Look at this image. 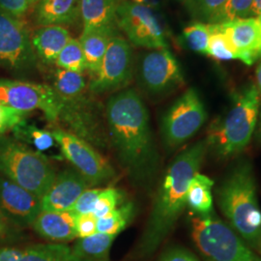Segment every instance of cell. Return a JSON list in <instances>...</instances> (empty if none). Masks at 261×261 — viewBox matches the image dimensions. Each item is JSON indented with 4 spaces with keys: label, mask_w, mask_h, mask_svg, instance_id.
<instances>
[{
    "label": "cell",
    "mask_w": 261,
    "mask_h": 261,
    "mask_svg": "<svg viewBox=\"0 0 261 261\" xmlns=\"http://www.w3.org/2000/svg\"><path fill=\"white\" fill-rule=\"evenodd\" d=\"M109 141L135 185L146 186L155 177L159 156L149 113L140 94L125 89L110 98L106 108Z\"/></svg>",
    "instance_id": "6da1fadb"
},
{
    "label": "cell",
    "mask_w": 261,
    "mask_h": 261,
    "mask_svg": "<svg viewBox=\"0 0 261 261\" xmlns=\"http://www.w3.org/2000/svg\"><path fill=\"white\" fill-rule=\"evenodd\" d=\"M207 150L206 140L197 141L171 163L159 187L145 229L128 260H147L168 237L187 205L189 184L201 167Z\"/></svg>",
    "instance_id": "7a4b0ae2"
},
{
    "label": "cell",
    "mask_w": 261,
    "mask_h": 261,
    "mask_svg": "<svg viewBox=\"0 0 261 261\" xmlns=\"http://www.w3.org/2000/svg\"><path fill=\"white\" fill-rule=\"evenodd\" d=\"M218 200L230 227L250 246L261 245V211L252 165L240 162L218 190Z\"/></svg>",
    "instance_id": "3957f363"
},
{
    "label": "cell",
    "mask_w": 261,
    "mask_h": 261,
    "mask_svg": "<svg viewBox=\"0 0 261 261\" xmlns=\"http://www.w3.org/2000/svg\"><path fill=\"white\" fill-rule=\"evenodd\" d=\"M260 93L255 84L245 86L236 94L230 110L214 122L207 136L208 149L221 159L237 156L248 146L259 114Z\"/></svg>",
    "instance_id": "277c9868"
},
{
    "label": "cell",
    "mask_w": 261,
    "mask_h": 261,
    "mask_svg": "<svg viewBox=\"0 0 261 261\" xmlns=\"http://www.w3.org/2000/svg\"><path fill=\"white\" fill-rule=\"evenodd\" d=\"M0 173L39 198L51 186L56 171L41 152L19 140L0 137Z\"/></svg>",
    "instance_id": "5b68a950"
},
{
    "label": "cell",
    "mask_w": 261,
    "mask_h": 261,
    "mask_svg": "<svg viewBox=\"0 0 261 261\" xmlns=\"http://www.w3.org/2000/svg\"><path fill=\"white\" fill-rule=\"evenodd\" d=\"M192 237L209 261H261L231 227L211 214L192 219Z\"/></svg>",
    "instance_id": "8992f818"
},
{
    "label": "cell",
    "mask_w": 261,
    "mask_h": 261,
    "mask_svg": "<svg viewBox=\"0 0 261 261\" xmlns=\"http://www.w3.org/2000/svg\"><path fill=\"white\" fill-rule=\"evenodd\" d=\"M116 24L136 47L168 48V28L156 9L122 0L116 12Z\"/></svg>",
    "instance_id": "52a82bcc"
},
{
    "label": "cell",
    "mask_w": 261,
    "mask_h": 261,
    "mask_svg": "<svg viewBox=\"0 0 261 261\" xmlns=\"http://www.w3.org/2000/svg\"><path fill=\"white\" fill-rule=\"evenodd\" d=\"M207 119L204 103L195 88L182 94L162 120V137L166 147L175 149L193 138Z\"/></svg>",
    "instance_id": "ba28073f"
},
{
    "label": "cell",
    "mask_w": 261,
    "mask_h": 261,
    "mask_svg": "<svg viewBox=\"0 0 261 261\" xmlns=\"http://www.w3.org/2000/svg\"><path fill=\"white\" fill-rule=\"evenodd\" d=\"M0 105L25 113L40 111L53 123L58 120L62 109L53 86L13 80H0Z\"/></svg>",
    "instance_id": "9c48e42d"
},
{
    "label": "cell",
    "mask_w": 261,
    "mask_h": 261,
    "mask_svg": "<svg viewBox=\"0 0 261 261\" xmlns=\"http://www.w3.org/2000/svg\"><path fill=\"white\" fill-rule=\"evenodd\" d=\"M50 133L63 156L89 186H101L114 177L115 172L111 164L87 141L61 128Z\"/></svg>",
    "instance_id": "30bf717a"
},
{
    "label": "cell",
    "mask_w": 261,
    "mask_h": 261,
    "mask_svg": "<svg viewBox=\"0 0 261 261\" xmlns=\"http://www.w3.org/2000/svg\"><path fill=\"white\" fill-rule=\"evenodd\" d=\"M138 79L140 87L152 97L168 95L184 84L181 66L168 48L153 49L140 56Z\"/></svg>",
    "instance_id": "8fae6325"
},
{
    "label": "cell",
    "mask_w": 261,
    "mask_h": 261,
    "mask_svg": "<svg viewBox=\"0 0 261 261\" xmlns=\"http://www.w3.org/2000/svg\"><path fill=\"white\" fill-rule=\"evenodd\" d=\"M37 56L25 23L0 10V66L12 72H27Z\"/></svg>",
    "instance_id": "7c38bea8"
},
{
    "label": "cell",
    "mask_w": 261,
    "mask_h": 261,
    "mask_svg": "<svg viewBox=\"0 0 261 261\" xmlns=\"http://www.w3.org/2000/svg\"><path fill=\"white\" fill-rule=\"evenodd\" d=\"M134 74V56L130 43L121 37L112 38L99 72L89 84L94 94L116 91L130 84Z\"/></svg>",
    "instance_id": "4fadbf2b"
},
{
    "label": "cell",
    "mask_w": 261,
    "mask_h": 261,
    "mask_svg": "<svg viewBox=\"0 0 261 261\" xmlns=\"http://www.w3.org/2000/svg\"><path fill=\"white\" fill-rule=\"evenodd\" d=\"M41 198L0 174V212L13 223L31 226L42 211Z\"/></svg>",
    "instance_id": "5bb4252c"
},
{
    "label": "cell",
    "mask_w": 261,
    "mask_h": 261,
    "mask_svg": "<svg viewBox=\"0 0 261 261\" xmlns=\"http://www.w3.org/2000/svg\"><path fill=\"white\" fill-rule=\"evenodd\" d=\"M88 187L75 168H66L56 173L51 186L41 200L42 211H70Z\"/></svg>",
    "instance_id": "9a60e30c"
},
{
    "label": "cell",
    "mask_w": 261,
    "mask_h": 261,
    "mask_svg": "<svg viewBox=\"0 0 261 261\" xmlns=\"http://www.w3.org/2000/svg\"><path fill=\"white\" fill-rule=\"evenodd\" d=\"M223 24L231 40L237 59L249 66L261 59V24L257 18L234 19Z\"/></svg>",
    "instance_id": "2e32d148"
},
{
    "label": "cell",
    "mask_w": 261,
    "mask_h": 261,
    "mask_svg": "<svg viewBox=\"0 0 261 261\" xmlns=\"http://www.w3.org/2000/svg\"><path fill=\"white\" fill-rule=\"evenodd\" d=\"M75 216L72 211H41L31 226L49 243L66 244L77 238Z\"/></svg>",
    "instance_id": "e0dca14e"
},
{
    "label": "cell",
    "mask_w": 261,
    "mask_h": 261,
    "mask_svg": "<svg viewBox=\"0 0 261 261\" xmlns=\"http://www.w3.org/2000/svg\"><path fill=\"white\" fill-rule=\"evenodd\" d=\"M81 16V0H39L34 11L38 27L74 24Z\"/></svg>",
    "instance_id": "ac0fdd59"
},
{
    "label": "cell",
    "mask_w": 261,
    "mask_h": 261,
    "mask_svg": "<svg viewBox=\"0 0 261 261\" xmlns=\"http://www.w3.org/2000/svg\"><path fill=\"white\" fill-rule=\"evenodd\" d=\"M115 36H117L115 25L83 30L79 41L84 50L86 70L93 77L100 70L110 42Z\"/></svg>",
    "instance_id": "d6986e66"
},
{
    "label": "cell",
    "mask_w": 261,
    "mask_h": 261,
    "mask_svg": "<svg viewBox=\"0 0 261 261\" xmlns=\"http://www.w3.org/2000/svg\"><path fill=\"white\" fill-rule=\"evenodd\" d=\"M70 39V33L65 28L47 25L38 28L31 41L38 58L46 64H53Z\"/></svg>",
    "instance_id": "ffe728a7"
},
{
    "label": "cell",
    "mask_w": 261,
    "mask_h": 261,
    "mask_svg": "<svg viewBox=\"0 0 261 261\" xmlns=\"http://www.w3.org/2000/svg\"><path fill=\"white\" fill-rule=\"evenodd\" d=\"M121 0H81L84 30L116 24V12Z\"/></svg>",
    "instance_id": "44dd1931"
},
{
    "label": "cell",
    "mask_w": 261,
    "mask_h": 261,
    "mask_svg": "<svg viewBox=\"0 0 261 261\" xmlns=\"http://www.w3.org/2000/svg\"><path fill=\"white\" fill-rule=\"evenodd\" d=\"M116 236L96 233L85 238H79L72 252L77 261H110L112 246Z\"/></svg>",
    "instance_id": "7402d4cb"
},
{
    "label": "cell",
    "mask_w": 261,
    "mask_h": 261,
    "mask_svg": "<svg viewBox=\"0 0 261 261\" xmlns=\"http://www.w3.org/2000/svg\"><path fill=\"white\" fill-rule=\"evenodd\" d=\"M214 181L211 178L196 173L192 178L187 192V205L199 216L211 214L213 210L212 188Z\"/></svg>",
    "instance_id": "603a6c76"
},
{
    "label": "cell",
    "mask_w": 261,
    "mask_h": 261,
    "mask_svg": "<svg viewBox=\"0 0 261 261\" xmlns=\"http://www.w3.org/2000/svg\"><path fill=\"white\" fill-rule=\"evenodd\" d=\"M18 261H77L66 244H37L23 249Z\"/></svg>",
    "instance_id": "cb8c5ba5"
},
{
    "label": "cell",
    "mask_w": 261,
    "mask_h": 261,
    "mask_svg": "<svg viewBox=\"0 0 261 261\" xmlns=\"http://www.w3.org/2000/svg\"><path fill=\"white\" fill-rule=\"evenodd\" d=\"M210 38L208 55L217 60L227 61L237 59L236 51L223 23H208Z\"/></svg>",
    "instance_id": "d4e9b609"
},
{
    "label": "cell",
    "mask_w": 261,
    "mask_h": 261,
    "mask_svg": "<svg viewBox=\"0 0 261 261\" xmlns=\"http://www.w3.org/2000/svg\"><path fill=\"white\" fill-rule=\"evenodd\" d=\"M135 213V207L133 203H126L121 207H117L109 214L98 219L97 233L115 235L122 231L130 224Z\"/></svg>",
    "instance_id": "484cf974"
},
{
    "label": "cell",
    "mask_w": 261,
    "mask_h": 261,
    "mask_svg": "<svg viewBox=\"0 0 261 261\" xmlns=\"http://www.w3.org/2000/svg\"><path fill=\"white\" fill-rule=\"evenodd\" d=\"M60 99H69L84 93L86 83L83 74L58 68L54 75V86Z\"/></svg>",
    "instance_id": "4316f807"
},
{
    "label": "cell",
    "mask_w": 261,
    "mask_h": 261,
    "mask_svg": "<svg viewBox=\"0 0 261 261\" xmlns=\"http://www.w3.org/2000/svg\"><path fill=\"white\" fill-rule=\"evenodd\" d=\"M210 31L205 22L194 21L183 29L181 39L183 44L196 54L207 56Z\"/></svg>",
    "instance_id": "83f0119b"
},
{
    "label": "cell",
    "mask_w": 261,
    "mask_h": 261,
    "mask_svg": "<svg viewBox=\"0 0 261 261\" xmlns=\"http://www.w3.org/2000/svg\"><path fill=\"white\" fill-rule=\"evenodd\" d=\"M56 64L60 69L83 74L86 70L85 57L79 40L70 39L65 47L57 56Z\"/></svg>",
    "instance_id": "f1b7e54d"
},
{
    "label": "cell",
    "mask_w": 261,
    "mask_h": 261,
    "mask_svg": "<svg viewBox=\"0 0 261 261\" xmlns=\"http://www.w3.org/2000/svg\"><path fill=\"white\" fill-rule=\"evenodd\" d=\"M14 132L18 140H25L31 143L39 152L49 149L56 142L50 132L39 129L32 125H27L24 121L18 125Z\"/></svg>",
    "instance_id": "f546056e"
},
{
    "label": "cell",
    "mask_w": 261,
    "mask_h": 261,
    "mask_svg": "<svg viewBox=\"0 0 261 261\" xmlns=\"http://www.w3.org/2000/svg\"><path fill=\"white\" fill-rule=\"evenodd\" d=\"M253 0H227L208 23H224L234 19L251 17Z\"/></svg>",
    "instance_id": "4dcf8cb0"
},
{
    "label": "cell",
    "mask_w": 261,
    "mask_h": 261,
    "mask_svg": "<svg viewBox=\"0 0 261 261\" xmlns=\"http://www.w3.org/2000/svg\"><path fill=\"white\" fill-rule=\"evenodd\" d=\"M227 0H184L187 9L197 21L209 22Z\"/></svg>",
    "instance_id": "1f68e13d"
},
{
    "label": "cell",
    "mask_w": 261,
    "mask_h": 261,
    "mask_svg": "<svg viewBox=\"0 0 261 261\" xmlns=\"http://www.w3.org/2000/svg\"><path fill=\"white\" fill-rule=\"evenodd\" d=\"M121 194L115 188H107L101 189V192L98 196L93 214L98 218H102L109 214L112 210L116 209L120 202Z\"/></svg>",
    "instance_id": "d6a6232c"
},
{
    "label": "cell",
    "mask_w": 261,
    "mask_h": 261,
    "mask_svg": "<svg viewBox=\"0 0 261 261\" xmlns=\"http://www.w3.org/2000/svg\"><path fill=\"white\" fill-rule=\"evenodd\" d=\"M28 113L0 105V137L24 121Z\"/></svg>",
    "instance_id": "836d02e7"
},
{
    "label": "cell",
    "mask_w": 261,
    "mask_h": 261,
    "mask_svg": "<svg viewBox=\"0 0 261 261\" xmlns=\"http://www.w3.org/2000/svg\"><path fill=\"white\" fill-rule=\"evenodd\" d=\"M100 192H101V189H97V188L85 190L77 198V200L75 201V204L70 211H72L75 215L93 213L95 204Z\"/></svg>",
    "instance_id": "e575fe53"
},
{
    "label": "cell",
    "mask_w": 261,
    "mask_h": 261,
    "mask_svg": "<svg viewBox=\"0 0 261 261\" xmlns=\"http://www.w3.org/2000/svg\"><path fill=\"white\" fill-rule=\"evenodd\" d=\"M98 218L93 213L75 216V232L77 238H85L97 233Z\"/></svg>",
    "instance_id": "d590c367"
},
{
    "label": "cell",
    "mask_w": 261,
    "mask_h": 261,
    "mask_svg": "<svg viewBox=\"0 0 261 261\" xmlns=\"http://www.w3.org/2000/svg\"><path fill=\"white\" fill-rule=\"evenodd\" d=\"M31 5L30 0H0V10L18 19L28 13Z\"/></svg>",
    "instance_id": "8d00e7d4"
},
{
    "label": "cell",
    "mask_w": 261,
    "mask_h": 261,
    "mask_svg": "<svg viewBox=\"0 0 261 261\" xmlns=\"http://www.w3.org/2000/svg\"><path fill=\"white\" fill-rule=\"evenodd\" d=\"M157 261H199L193 252L180 247H172L161 254Z\"/></svg>",
    "instance_id": "74e56055"
},
{
    "label": "cell",
    "mask_w": 261,
    "mask_h": 261,
    "mask_svg": "<svg viewBox=\"0 0 261 261\" xmlns=\"http://www.w3.org/2000/svg\"><path fill=\"white\" fill-rule=\"evenodd\" d=\"M23 249L6 247L0 249V261H18L19 260Z\"/></svg>",
    "instance_id": "f35d334b"
},
{
    "label": "cell",
    "mask_w": 261,
    "mask_h": 261,
    "mask_svg": "<svg viewBox=\"0 0 261 261\" xmlns=\"http://www.w3.org/2000/svg\"><path fill=\"white\" fill-rule=\"evenodd\" d=\"M130 1H133L138 4H141V5L148 6L153 9H158L165 2V0H130Z\"/></svg>",
    "instance_id": "ab89813d"
},
{
    "label": "cell",
    "mask_w": 261,
    "mask_h": 261,
    "mask_svg": "<svg viewBox=\"0 0 261 261\" xmlns=\"http://www.w3.org/2000/svg\"><path fill=\"white\" fill-rule=\"evenodd\" d=\"M261 16V0H253L251 17L252 18H258Z\"/></svg>",
    "instance_id": "60d3db41"
},
{
    "label": "cell",
    "mask_w": 261,
    "mask_h": 261,
    "mask_svg": "<svg viewBox=\"0 0 261 261\" xmlns=\"http://www.w3.org/2000/svg\"><path fill=\"white\" fill-rule=\"evenodd\" d=\"M8 233V227L4 221H0V240L4 239Z\"/></svg>",
    "instance_id": "b9f144b4"
},
{
    "label": "cell",
    "mask_w": 261,
    "mask_h": 261,
    "mask_svg": "<svg viewBox=\"0 0 261 261\" xmlns=\"http://www.w3.org/2000/svg\"><path fill=\"white\" fill-rule=\"evenodd\" d=\"M256 83H257V89L261 95V61L256 68Z\"/></svg>",
    "instance_id": "7bdbcfd3"
},
{
    "label": "cell",
    "mask_w": 261,
    "mask_h": 261,
    "mask_svg": "<svg viewBox=\"0 0 261 261\" xmlns=\"http://www.w3.org/2000/svg\"><path fill=\"white\" fill-rule=\"evenodd\" d=\"M255 140H256L258 143H261V113L260 121H259V124H258V128H257V130H256V134H255Z\"/></svg>",
    "instance_id": "ee69618b"
},
{
    "label": "cell",
    "mask_w": 261,
    "mask_h": 261,
    "mask_svg": "<svg viewBox=\"0 0 261 261\" xmlns=\"http://www.w3.org/2000/svg\"><path fill=\"white\" fill-rule=\"evenodd\" d=\"M0 221H4V218H3V215L1 214V212H0Z\"/></svg>",
    "instance_id": "f6af8a7d"
},
{
    "label": "cell",
    "mask_w": 261,
    "mask_h": 261,
    "mask_svg": "<svg viewBox=\"0 0 261 261\" xmlns=\"http://www.w3.org/2000/svg\"><path fill=\"white\" fill-rule=\"evenodd\" d=\"M30 1H31V3H32V5H33V4H34V3H37L38 1H39V0H30Z\"/></svg>",
    "instance_id": "bcb514c9"
},
{
    "label": "cell",
    "mask_w": 261,
    "mask_h": 261,
    "mask_svg": "<svg viewBox=\"0 0 261 261\" xmlns=\"http://www.w3.org/2000/svg\"><path fill=\"white\" fill-rule=\"evenodd\" d=\"M257 19H258V20H259V22H260V24H261V16H260V17H258V18H257Z\"/></svg>",
    "instance_id": "7dc6e473"
}]
</instances>
